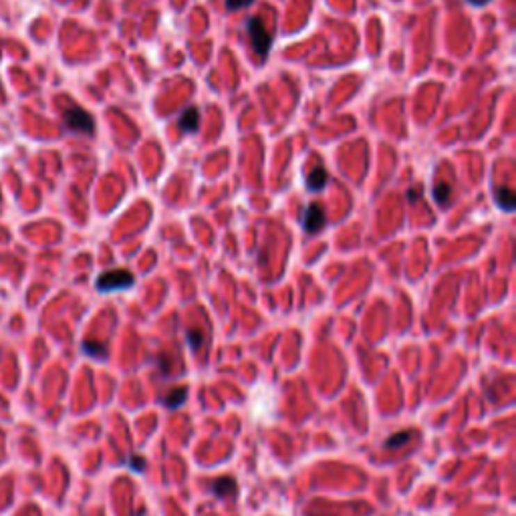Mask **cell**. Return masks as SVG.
Here are the masks:
<instances>
[{"instance_id": "cell-15", "label": "cell", "mask_w": 516, "mask_h": 516, "mask_svg": "<svg viewBox=\"0 0 516 516\" xmlns=\"http://www.w3.org/2000/svg\"><path fill=\"white\" fill-rule=\"evenodd\" d=\"M127 466L131 468V470H136V472H143V468H145V460L139 456H131L127 460Z\"/></svg>"}, {"instance_id": "cell-9", "label": "cell", "mask_w": 516, "mask_h": 516, "mask_svg": "<svg viewBox=\"0 0 516 516\" xmlns=\"http://www.w3.org/2000/svg\"><path fill=\"white\" fill-rule=\"evenodd\" d=\"M83 353L89 355V357L95 359H107V345L105 343H99V341H85L81 345Z\"/></svg>"}, {"instance_id": "cell-13", "label": "cell", "mask_w": 516, "mask_h": 516, "mask_svg": "<svg viewBox=\"0 0 516 516\" xmlns=\"http://www.w3.org/2000/svg\"><path fill=\"white\" fill-rule=\"evenodd\" d=\"M186 339H188L190 349H194V351H198L200 347H202V343H204V335L200 333L198 329H190V331L186 333Z\"/></svg>"}, {"instance_id": "cell-17", "label": "cell", "mask_w": 516, "mask_h": 516, "mask_svg": "<svg viewBox=\"0 0 516 516\" xmlns=\"http://www.w3.org/2000/svg\"><path fill=\"white\" fill-rule=\"evenodd\" d=\"M472 6H484V4H488V2H492V0H468Z\"/></svg>"}, {"instance_id": "cell-5", "label": "cell", "mask_w": 516, "mask_h": 516, "mask_svg": "<svg viewBox=\"0 0 516 516\" xmlns=\"http://www.w3.org/2000/svg\"><path fill=\"white\" fill-rule=\"evenodd\" d=\"M210 490H212V494L218 498H234L236 497V492H239V488H236V480L232 476H222L216 478V480H212V484H210Z\"/></svg>"}, {"instance_id": "cell-6", "label": "cell", "mask_w": 516, "mask_h": 516, "mask_svg": "<svg viewBox=\"0 0 516 516\" xmlns=\"http://www.w3.org/2000/svg\"><path fill=\"white\" fill-rule=\"evenodd\" d=\"M178 127L182 134H196L200 129V109L198 107H188L182 111L178 120Z\"/></svg>"}, {"instance_id": "cell-12", "label": "cell", "mask_w": 516, "mask_h": 516, "mask_svg": "<svg viewBox=\"0 0 516 516\" xmlns=\"http://www.w3.org/2000/svg\"><path fill=\"white\" fill-rule=\"evenodd\" d=\"M450 194H452V186H448V184H437L436 188H434V200H436L440 206H448V200H450Z\"/></svg>"}, {"instance_id": "cell-2", "label": "cell", "mask_w": 516, "mask_h": 516, "mask_svg": "<svg viewBox=\"0 0 516 516\" xmlns=\"http://www.w3.org/2000/svg\"><path fill=\"white\" fill-rule=\"evenodd\" d=\"M246 31H248V37L252 40V47H255L258 57L266 59L271 53V47H273V35L266 31V26L262 24V20L258 17H250L246 20Z\"/></svg>"}, {"instance_id": "cell-1", "label": "cell", "mask_w": 516, "mask_h": 516, "mask_svg": "<svg viewBox=\"0 0 516 516\" xmlns=\"http://www.w3.org/2000/svg\"><path fill=\"white\" fill-rule=\"evenodd\" d=\"M95 284H97L99 293H115V291L131 289L136 284V277L125 268H115V271H107V273L99 275Z\"/></svg>"}, {"instance_id": "cell-3", "label": "cell", "mask_w": 516, "mask_h": 516, "mask_svg": "<svg viewBox=\"0 0 516 516\" xmlns=\"http://www.w3.org/2000/svg\"><path fill=\"white\" fill-rule=\"evenodd\" d=\"M63 120H65V125H67L71 131H75V134L91 136V134L95 131V121H93V118H91L85 109H81V107H69V109L65 111Z\"/></svg>"}, {"instance_id": "cell-14", "label": "cell", "mask_w": 516, "mask_h": 516, "mask_svg": "<svg viewBox=\"0 0 516 516\" xmlns=\"http://www.w3.org/2000/svg\"><path fill=\"white\" fill-rule=\"evenodd\" d=\"M252 4H255V0H226V8H228L230 13L240 10V8H248V6H252Z\"/></svg>"}, {"instance_id": "cell-10", "label": "cell", "mask_w": 516, "mask_h": 516, "mask_svg": "<svg viewBox=\"0 0 516 516\" xmlns=\"http://www.w3.org/2000/svg\"><path fill=\"white\" fill-rule=\"evenodd\" d=\"M186 399H188V389L186 387H176V389H172L168 396L163 397V405L170 408V410H176L182 403H186Z\"/></svg>"}, {"instance_id": "cell-16", "label": "cell", "mask_w": 516, "mask_h": 516, "mask_svg": "<svg viewBox=\"0 0 516 516\" xmlns=\"http://www.w3.org/2000/svg\"><path fill=\"white\" fill-rule=\"evenodd\" d=\"M417 194H421V190H419V188H414V190H410V192H408V200H410V202L414 204V202H416V198H417Z\"/></svg>"}, {"instance_id": "cell-4", "label": "cell", "mask_w": 516, "mask_h": 516, "mask_svg": "<svg viewBox=\"0 0 516 516\" xmlns=\"http://www.w3.org/2000/svg\"><path fill=\"white\" fill-rule=\"evenodd\" d=\"M323 226H325V210H323V206L317 204V202L309 204L305 214H303V230L307 234H317Z\"/></svg>"}, {"instance_id": "cell-11", "label": "cell", "mask_w": 516, "mask_h": 516, "mask_svg": "<svg viewBox=\"0 0 516 516\" xmlns=\"http://www.w3.org/2000/svg\"><path fill=\"white\" fill-rule=\"evenodd\" d=\"M412 436H414V432H396L394 436L385 442V450H397V448H401L403 444H408L412 440Z\"/></svg>"}, {"instance_id": "cell-8", "label": "cell", "mask_w": 516, "mask_h": 516, "mask_svg": "<svg viewBox=\"0 0 516 516\" xmlns=\"http://www.w3.org/2000/svg\"><path fill=\"white\" fill-rule=\"evenodd\" d=\"M327 182H329L327 170H325V168H315V170L307 176V188H309L311 192H321V190L327 186Z\"/></svg>"}, {"instance_id": "cell-7", "label": "cell", "mask_w": 516, "mask_h": 516, "mask_svg": "<svg viewBox=\"0 0 516 516\" xmlns=\"http://www.w3.org/2000/svg\"><path fill=\"white\" fill-rule=\"evenodd\" d=\"M494 202L500 210L504 212H515L516 198L510 188H494Z\"/></svg>"}]
</instances>
